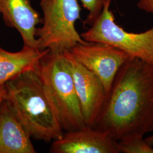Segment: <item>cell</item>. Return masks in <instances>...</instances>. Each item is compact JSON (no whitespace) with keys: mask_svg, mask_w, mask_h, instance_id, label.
I'll use <instances>...</instances> for the list:
<instances>
[{"mask_svg":"<svg viewBox=\"0 0 153 153\" xmlns=\"http://www.w3.org/2000/svg\"><path fill=\"white\" fill-rule=\"evenodd\" d=\"M143 136L131 135L118 141L120 153H153V148L149 145Z\"/></svg>","mask_w":153,"mask_h":153,"instance_id":"7c38bea8","label":"cell"},{"mask_svg":"<svg viewBox=\"0 0 153 153\" xmlns=\"http://www.w3.org/2000/svg\"><path fill=\"white\" fill-rule=\"evenodd\" d=\"M31 137L5 101L0 111V153H36Z\"/></svg>","mask_w":153,"mask_h":153,"instance_id":"30bf717a","label":"cell"},{"mask_svg":"<svg viewBox=\"0 0 153 153\" xmlns=\"http://www.w3.org/2000/svg\"><path fill=\"white\" fill-rule=\"evenodd\" d=\"M49 51L23 45L21 51L11 52L0 45V85L5 84L25 72L35 71L40 60Z\"/></svg>","mask_w":153,"mask_h":153,"instance_id":"8fae6325","label":"cell"},{"mask_svg":"<svg viewBox=\"0 0 153 153\" xmlns=\"http://www.w3.org/2000/svg\"><path fill=\"white\" fill-rule=\"evenodd\" d=\"M63 53L71 71L85 125L93 127L103 109L107 93L99 77L76 60L69 51Z\"/></svg>","mask_w":153,"mask_h":153,"instance_id":"8992f818","label":"cell"},{"mask_svg":"<svg viewBox=\"0 0 153 153\" xmlns=\"http://www.w3.org/2000/svg\"><path fill=\"white\" fill-rule=\"evenodd\" d=\"M82 6L88 10L85 25L91 26L100 15L105 3L108 0H79Z\"/></svg>","mask_w":153,"mask_h":153,"instance_id":"4fadbf2b","label":"cell"},{"mask_svg":"<svg viewBox=\"0 0 153 153\" xmlns=\"http://www.w3.org/2000/svg\"><path fill=\"white\" fill-rule=\"evenodd\" d=\"M6 95V89L5 84L0 85V111L1 105L5 101Z\"/></svg>","mask_w":153,"mask_h":153,"instance_id":"9a60e30c","label":"cell"},{"mask_svg":"<svg viewBox=\"0 0 153 153\" xmlns=\"http://www.w3.org/2000/svg\"><path fill=\"white\" fill-rule=\"evenodd\" d=\"M112 1L105 3L97 20L81 34L82 38L86 42L109 45L132 57L153 64V27L141 33L124 30L115 23L114 16L109 9Z\"/></svg>","mask_w":153,"mask_h":153,"instance_id":"5b68a950","label":"cell"},{"mask_svg":"<svg viewBox=\"0 0 153 153\" xmlns=\"http://www.w3.org/2000/svg\"><path fill=\"white\" fill-rule=\"evenodd\" d=\"M35 71L64 131H76L85 126L71 71L64 53L49 51L40 60Z\"/></svg>","mask_w":153,"mask_h":153,"instance_id":"3957f363","label":"cell"},{"mask_svg":"<svg viewBox=\"0 0 153 153\" xmlns=\"http://www.w3.org/2000/svg\"><path fill=\"white\" fill-rule=\"evenodd\" d=\"M69 52L82 65L99 77L107 94L117 71L132 57L121 50L99 43L77 44Z\"/></svg>","mask_w":153,"mask_h":153,"instance_id":"52a82bcc","label":"cell"},{"mask_svg":"<svg viewBox=\"0 0 153 153\" xmlns=\"http://www.w3.org/2000/svg\"><path fill=\"white\" fill-rule=\"evenodd\" d=\"M1 15L7 26L19 33L23 45L38 49L35 34L40 17L30 0H0Z\"/></svg>","mask_w":153,"mask_h":153,"instance_id":"9c48e42d","label":"cell"},{"mask_svg":"<svg viewBox=\"0 0 153 153\" xmlns=\"http://www.w3.org/2000/svg\"><path fill=\"white\" fill-rule=\"evenodd\" d=\"M5 101L31 138L50 142L60 139L64 129L35 71L5 83Z\"/></svg>","mask_w":153,"mask_h":153,"instance_id":"7a4b0ae2","label":"cell"},{"mask_svg":"<svg viewBox=\"0 0 153 153\" xmlns=\"http://www.w3.org/2000/svg\"><path fill=\"white\" fill-rule=\"evenodd\" d=\"M93 128L116 141L153 131V64L131 57L116 74Z\"/></svg>","mask_w":153,"mask_h":153,"instance_id":"6da1fadb","label":"cell"},{"mask_svg":"<svg viewBox=\"0 0 153 153\" xmlns=\"http://www.w3.org/2000/svg\"><path fill=\"white\" fill-rule=\"evenodd\" d=\"M39 1L43 21L36 31L38 49L62 53L77 44L88 43L76 28L81 11L77 0Z\"/></svg>","mask_w":153,"mask_h":153,"instance_id":"277c9868","label":"cell"},{"mask_svg":"<svg viewBox=\"0 0 153 153\" xmlns=\"http://www.w3.org/2000/svg\"><path fill=\"white\" fill-rule=\"evenodd\" d=\"M51 153H120L118 141L107 131L85 126L76 131H66L53 141Z\"/></svg>","mask_w":153,"mask_h":153,"instance_id":"ba28073f","label":"cell"},{"mask_svg":"<svg viewBox=\"0 0 153 153\" xmlns=\"http://www.w3.org/2000/svg\"><path fill=\"white\" fill-rule=\"evenodd\" d=\"M145 141L148 143V144L152 146H153V135L148 137L145 139Z\"/></svg>","mask_w":153,"mask_h":153,"instance_id":"2e32d148","label":"cell"},{"mask_svg":"<svg viewBox=\"0 0 153 153\" xmlns=\"http://www.w3.org/2000/svg\"><path fill=\"white\" fill-rule=\"evenodd\" d=\"M137 6L140 10L153 14V0H138Z\"/></svg>","mask_w":153,"mask_h":153,"instance_id":"5bb4252c","label":"cell"}]
</instances>
